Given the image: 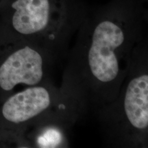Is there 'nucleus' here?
Instances as JSON below:
<instances>
[{
    "instance_id": "f257e3e1",
    "label": "nucleus",
    "mask_w": 148,
    "mask_h": 148,
    "mask_svg": "<svg viewBox=\"0 0 148 148\" xmlns=\"http://www.w3.org/2000/svg\"><path fill=\"white\" fill-rule=\"evenodd\" d=\"M129 41L124 23L115 17L102 18L92 28L86 52L90 78L101 86H111L120 75L121 52Z\"/></svg>"
},
{
    "instance_id": "f03ea898",
    "label": "nucleus",
    "mask_w": 148,
    "mask_h": 148,
    "mask_svg": "<svg viewBox=\"0 0 148 148\" xmlns=\"http://www.w3.org/2000/svg\"><path fill=\"white\" fill-rule=\"evenodd\" d=\"M60 0H15L12 18L14 29L25 36H38L40 39L54 36L64 12Z\"/></svg>"
},
{
    "instance_id": "7ed1b4c3",
    "label": "nucleus",
    "mask_w": 148,
    "mask_h": 148,
    "mask_svg": "<svg viewBox=\"0 0 148 148\" xmlns=\"http://www.w3.org/2000/svg\"><path fill=\"white\" fill-rule=\"evenodd\" d=\"M45 66L43 53L25 46L9 56L0 66V87L8 91L19 84H39L45 77Z\"/></svg>"
},
{
    "instance_id": "20e7f679",
    "label": "nucleus",
    "mask_w": 148,
    "mask_h": 148,
    "mask_svg": "<svg viewBox=\"0 0 148 148\" xmlns=\"http://www.w3.org/2000/svg\"><path fill=\"white\" fill-rule=\"evenodd\" d=\"M53 103L50 90L43 86H32L11 96L2 107V114L7 121L20 123L47 111Z\"/></svg>"
},
{
    "instance_id": "39448f33",
    "label": "nucleus",
    "mask_w": 148,
    "mask_h": 148,
    "mask_svg": "<svg viewBox=\"0 0 148 148\" xmlns=\"http://www.w3.org/2000/svg\"><path fill=\"white\" fill-rule=\"evenodd\" d=\"M123 114L131 128L145 132L148 127V75L136 74L127 83L123 98Z\"/></svg>"
},
{
    "instance_id": "423d86ee",
    "label": "nucleus",
    "mask_w": 148,
    "mask_h": 148,
    "mask_svg": "<svg viewBox=\"0 0 148 148\" xmlns=\"http://www.w3.org/2000/svg\"><path fill=\"white\" fill-rule=\"evenodd\" d=\"M38 147H58L63 144V134L60 129L47 127L40 131L36 140Z\"/></svg>"
}]
</instances>
